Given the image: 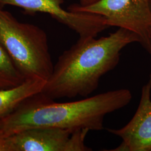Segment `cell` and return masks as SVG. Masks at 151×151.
I'll return each instance as SVG.
<instances>
[{"instance_id": "cell-1", "label": "cell", "mask_w": 151, "mask_h": 151, "mask_svg": "<svg viewBox=\"0 0 151 151\" xmlns=\"http://www.w3.org/2000/svg\"><path fill=\"white\" fill-rule=\"evenodd\" d=\"M136 42L140 43L139 37L123 28L99 39H79L60 55L40 93L53 100L88 97L118 65L123 49Z\"/></svg>"}, {"instance_id": "cell-2", "label": "cell", "mask_w": 151, "mask_h": 151, "mask_svg": "<svg viewBox=\"0 0 151 151\" xmlns=\"http://www.w3.org/2000/svg\"><path fill=\"white\" fill-rule=\"evenodd\" d=\"M132 99L131 92L125 88L67 103H56L39 93L0 119V135L37 128L101 130L105 116L124 108Z\"/></svg>"}, {"instance_id": "cell-3", "label": "cell", "mask_w": 151, "mask_h": 151, "mask_svg": "<svg viewBox=\"0 0 151 151\" xmlns=\"http://www.w3.org/2000/svg\"><path fill=\"white\" fill-rule=\"evenodd\" d=\"M0 43L26 80L48 81L54 65L43 29L18 21L0 5Z\"/></svg>"}, {"instance_id": "cell-4", "label": "cell", "mask_w": 151, "mask_h": 151, "mask_svg": "<svg viewBox=\"0 0 151 151\" xmlns=\"http://www.w3.org/2000/svg\"><path fill=\"white\" fill-rule=\"evenodd\" d=\"M67 9L101 15L109 27L123 28L134 32L140 39V45L151 55L150 0H100L86 7L73 4Z\"/></svg>"}, {"instance_id": "cell-5", "label": "cell", "mask_w": 151, "mask_h": 151, "mask_svg": "<svg viewBox=\"0 0 151 151\" xmlns=\"http://www.w3.org/2000/svg\"><path fill=\"white\" fill-rule=\"evenodd\" d=\"M90 131L37 128L7 136L12 151H90L85 140Z\"/></svg>"}, {"instance_id": "cell-6", "label": "cell", "mask_w": 151, "mask_h": 151, "mask_svg": "<svg viewBox=\"0 0 151 151\" xmlns=\"http://www.w3.org/2000/svg\"><path fill=\"white\" fill-rule=\"evenodd\" d=\"M64 0H0V5L14 6L28 13L48 14L77 32L81 39L96 38L109 27L104 17L86 12H73L62 7Z\"/></svg>"}, {"instance_id": "cell-7", "label": "cell", "mask_w": 151, "mask_h": 151, "mask_svg": "<svg viewBox=\"0 0 151 151\" xmlns=\"http://www.w3.org/2000/svg\"><path fill=\"white\" fill-rule=\"evenodd\" d=\"M151 73L142 89L140 101L129 122L120 129H107L123 142L111 151H151Z\"/></svg>"}, {"instance_id": "cell-8", "label": "cell", "mask_w": 151, "mask_h": 151, "mask_svg": "<svg viewBox=\"0 0 151 151\" xmlns=\"http://www.w3.org/2000/svg\"><path fill=\"white\" fill-rule=\"evenodd\" d=\"M46 83L41 80H27L19 86L0 88V119L12 113L28 99L40 93Z\"/></svg>"}, {"instance_id": "cell-9", "label": "cell", "mask_w": 151, "mask_h": 151, "mask_svg": "<svg viewBox=\"0 0 151 151\" xmlns=\"http://www.w3.org/2000/svg\"><path fill=\"white\" fill-rule=\"evenodd\" d=\"M26 80L0 43V88L17 86Z\"/></svg>"}, {"instance_id": "cell-10", "label": "cell", "mask_w": 151, "mask_h": 151, "mask_svg": "<svg viewBox=\"0 0 151 151\" xmlns=\"http://www.w3.org/2000/svg\"><path fill=\"white\" fill-rule=\"evenodd\" d=\"M0 151H12V148L8 137L0 135Z\"/></svg>"}, {"instance_id": "cell-11", "label": "cell", "mask_w": 151, "mask_h": 151, "mask_svg": "<svg viewBox=\"0 0 151 151\" xmlns=\"http://www.w3.org/2000/svg\"><path fill=\"white\" fill-rule=\"evenodd\" d=\"M100 1V0H80V2L78 5L82 7H86L92 5Z\"/></svg>"}, {"instance_id": "cell-12", "label": "cell", "mask_w": 151, "mask_h": 151, "mask_svg": "<svg viewBox=\"0 0 151 151\" xmlns=\"http://www.w3.org/2000/svg\"><path fill=\"white\" fill-rule=\"evenodd\" d=\"M150 37H151V29H150Z\"/></svg>"}, {"instance_id": "cell-13", "label": "cell", "mask_w": 151, "mask_h": 151, "mask_svg": "<svg viewBox=\"0 0 151 151\" xmlns=\"http://www.w3.org/2000/svg\"><path fill=\"white\" fill-rule=\"evenodd\" d=\"M150 7H151V0H150Z\"/></svg>"}]
</instances>
